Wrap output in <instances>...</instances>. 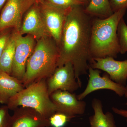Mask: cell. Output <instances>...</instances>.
<instances>
[{"mask_svg":"<svg viewBox=\"0 0 127 127\" xmlns=\"http://www.w3.org/2000/svg\"><path fill=\"white\" fill-rule=\"evenodd\" d=\"M82 5L69 9L58 44V67L70 63L78 81L80 77L87 73L93 59L90 56V39L92 19L85 12Z\"/></svg>","mask_w":127,"mask_h":127,"instance_id":"cell-1","label":"cell"},{"mask_svg":"<svg viewBox=\"0 0 127 127\" xmlns=\"http://www.w3.org/2000/svg\"><path fill=\"white\" fill-rule=\"evenodd\" d=\"M126 10L114 12L107 18L92 19L89 48L92 59L108 57L116 58L120 53L118 27Z\"/></svg>","mask_w":127,"mask_h":127,"instance_id":"cell-2","label":"cell"},{"mask_svg":"<svg viewBox=\"0 0 127 127\" xmlns=\"http://www.w3.org/2000/svg\"><path fill=\"white\" fill-rule=\"evenodd\" d=\"M34 51L28 61L26 72L22 82L25 88L42 79H47L57 67L58 47L51 36L36 40Z\"/></svg>","mask_w":127,"mask_h":127,"instance_id":"cell-3","label":"cell"},{"mask_svg":"<svg viewBox=\"0 0 127 127\" xmlns=\"http://www.w3.org/2000/svg\"><path fill=\"white\" fill-rule=\"evenodd\" d=\"M7 107L14 111L18 107L31 108L49 119L57 111L48 93L46 79L35 82L10 98Z\"/></svg>","mask_w":127,"mask_h":127,"instance_id":"cell-4","label":"cell"},{"mask_svg":"<svg viewBox=\"0 0 127 127\" xmlns=\"http://www.w3.org/2000/svg\"><path fill=\"white\" fill-rule=\"evenodd\" d=\"M36 0H7L0 15V32L10 28L20 31L23 17Z\"/></svg>","mask_w":127,"mask_h":127,"instance_id":"cell-5","label":"cell"},{"mask_svg":"<svg viewBox=\"0 0 127 127\" xmlns=\"http://www.w3.org/2000/svg\"><path fill=\"white\" fill-rule=\"evenodd\" d=\"M46 83L50 95L58 90L73 93L81 88L82 84L77 80L74 67L70 63L57 67L46 79Z\"/></svg>","mask_w":127,"mask_h":127,"instance_id":"cell-6","label":"cell"},{"mask_svg":"<svg viewBox=\"0 0 127 127\" xmlns=\"http://www.w3.org/2000/svg\"><path fill=\"white\" fill-rule=\"evenodd\" d=\"M36 39L31 35L23 36L19 32L17 36L11 76L22 81L26 72L28 61L34 51Z\"/></svg>","mask_w":127,"mask_h":127,"instance_id":"cell-7","label":"cell"},{"mask_svg":"<svg viewBox=\"0 0 127 127\" xmlns=\"http://www.w3.org/2000/svg\"><path fill=\"white\" fill-rule=\"evenodd\" d=\"M100 71L89 66L88 83L84 91L77 95L78 100H83L90 94L101 89H107L113 91L120 97L124 96L125 92V86L113 81L106 73L101 76Z\"/></svg>","mask_w":127,"mask_h":127,"instance_id":"cell-8","label":"cell"},{"mask_svg":"<svg viewBox=\"0 0 127 127\" xmlns=\"http://www.w3.org/2000/svg\"><path fill=\"white\" fill-rule=\"evenodd\" d=\"M19 32L22 35H31L36 40L44 37L51 36L46 27L40 3L38 1L32 5L25 14Z\"/></svg>","mask_w":127,"mask_h":127,"instance_id":"cell-9","label":"cell"},{"mask_svg":"<svg viewBox=\"0 0 127 127\" xmlns=\"http://www.w3.org/2000/svg\"><path fill=\"white\" fill-rule=\"evenodd\" d=\"M39 3L48 31L58 46L61 39L66 17L70 9L65 10L44 2Z\"/></svg>","mask_w":127,"mask_h":127,"instance_id":"cell-10","label":"cell"},{"mask_svg":"<svg viewBox=\"0 0 127 127\" xmlns=\"http://www.w3.org/2000/svg\"><path fill=\"white\" fill-rule=\"evenodd\" d=\"M50 97L56 107L57 111L66 114L73 118L85 113L86 102L78 100L77 95L73 93L58 90L51 94Z\"/></svg>","mask_w":127,"mask_h":127,"instance_id":"cell-11","label":"cell"},{"mask_svg":"<svg viewBox=\"0 0 127 127\" xmlns=\"http://www.w3.org/2000/svg\"><path fill=\"white\" fill-rule=\"evenodd\" d=\"M90 66L94 69L104 71L112 80L125 86L127 80V59L118 61L112 57L94 58Z\"/></svg>","mask_w":127,"mask_h":127,"instance_id":"cell-12","label":"cell"},{"mask_svg":"<svg viewBox=\"0 0 127 127\" xmlns=\"http://www.w3.org/2000/svg\"><path fill=\"white\" fill-rule=\"evenodd\" d=\"M49 120L35 110L27 107H18L12 116L11 127H49Z\"/></svg>","mask_w":127,"mask_h":127,"instance_id":"cell-13","label":"cell"},{"mask_svg":"<svg viewBox=\"0 0 127 127\" xmlns=\"http://www.w3.org/2000/svg\"><path fill=\"white\" fill-rule=\"evenodd\" d=\"M25 88L21 81L0 71V103L7 104L10 98Z\"/></svg>","mask_w":127,"mask_h":127,"instance_id":"cell-14","label":"cell"},{"mask_svg":"<svg viewBox=\"0 0 127 127\" xmlns=\"http://www.w3.org/2000/svg\"><path fill=\"white\" fill-rule=\"evenodd\" d=\"M92 104L94 114L89 118L90 127H117L113 114L109 112H103L101 100L94 98Z\"/></svg>","mask_w":127,"mask_h":127,"instance_id":"cell-15","label":"cell"},{"mask_svg":"<svg viewBox=\"0 0 127 127\" xmlns=\"http://www.w3.org/2000/svg\"><path fill=\"white\" fill-rule=\"evenodd\" d=\"M18 32L14 30L7 41L0 58V71L11 75Z\"/></svg>","mask_w":127,"mask_h":127,"instance_id":"cell-16","label":"cell"},{"mask_svg":"<svg viewBox=\"0 0 127 127\" xmlns=\"http://www.w3.org/2000/svg\"><path fill=\"white\" fill-rule=\"evenodd\" d=\"M84 10L91 16L100 18H107L114 13L109 0H90Z\"/></svg>","mask_w":127,"mask_h":127,"instance_id":"cell-17","label":"cell"},{"mask_svg":"<svg viewBox=\"0 0 127 127\" xmlns=\"http://www.w3.org/2000/svg\"><path fill=\"white\" fill-rule=\"evenodd\" d=\"M117 35L120 53L125 54L127 52V25L123 18L121 19L119 23Z\"/></svg>","mask_w":127,"mask_h":127,"instance_id":"cell-18","label":"cell"},{"mask_svg":"<svg viewBox=\"0 0 127 127\" xmlns=\"http://www.w3.org/2000/svg\"><path fill=\"white\" fill-rule=\"evenodd\" d=\"M73 118L66 114L57 111L49 118L50 126L53 127H63Z\"/></svg>","mask_w":127,"mask_h":127,"instance_id":"cell-19","label":"cell"},{"mask_svg":"<svg viewBox=\"0 0 127 127\" xmlns=\"http://www.w3.org/2000/svg\"><path fill=\"white\" fill-rule=\"evenodd\" d=\"M42 2L65 10L76 6L84 5L79 0H44Z\"/></svg>","mask_w":127,"mask_h":127,"instance_id":"cell-20","label":"cell"},{"mask_svg":"<svg viewBox=\"0 0 127 127\" xmlns=\"http://www.w3.org/2000/svg\"><path fill=\"white\" fill-rule=\"evenodd\" d=\"M7 105L0 107V127H11L12 116L9 113Z\"/></svg>","mask_w":127,"mask_h":127,"instance_id":"cell-21","label":"cell"},{"mask_svg":"<svg viewBox=\"0 0 127 127\" xmlns=\"http://www.w3.org/2000/svg\"><path fill=\"white\" fill-rule=\"evenodd\" d=\"M109 1L113 12L127 9V0H109Z\"/></svg>","mask_w":127,"mask_h":127,"instance_id":"cell-22","label":"cell"},{"mask_svg":"<svg viewBox=\"0 0 127 127\" xmlns=\"http://www.w3.org/2000/svg\"><path fill=\"white\" fill-rule=\"evenodd\" d=\"M5 30L0 32V58L12 34L8 32H5Z\"/></svg>","mask_w":127,"mask_h":127,"instance_id":"cell-23","label":"cell"},{"mask_svg":"<svg viewBox=\"0 0 127 127\" xmlns=\"http://www.w3.org/2000/svg\"><path fill=\"white\" fill-rule=\"evenodd\" d=\"M112 110L114 113L126 118L127 122V110L119 109L115 107H113L112 108Z\"/></svg>","mask_w":127,"mask_h":127,"instance_id":"cell-24","label":"cell"},{"mask_svg":"<svg viewBox=\"0 0 127 127\" xmlns=\"http://www.w3.org/2000/svg\"><path fill=\"white\" fill-rule=\"evenodd\" d=\"M7 0H0V10L1 9L2 6L4 5Z\"/></svg>","mask_w":127,"mask_h":127,"instance_id":"cell-25","label":"cell"},{"mask_svg":"<svg viewBox=\"0 0 127 127\" xmlns=\"http://www.w3.org/2000/svg\"><path fill=\"white\" fill-rule=\"evenodd\" d=\"M83 4V5L87 3H89V0H79Z\"/></svg>","mask_w":127,"mask_h":127,"instance_id":"cell-26","label":"cell"},{"mask_svg":"<svg viewBox=\"0 0 127 127\" xmlns=\"http://www.w3.org/2000/svg\"><path fill=\"white\" fill-rule=\"evenodd\" d=\"M124 96L127 98V85L125 86V92Z\"/></svg>","mask_w":127,"mask_h":127,"instance_id":"cell-27","label":"cell"},{"mask_svg":"<svg viewBox=\"0 0 127 127\" xmlns=\"http://www.w3.org/2000/svg\"><path fill=\"white\" fill-rule=\"evenodd\" d=\"M37 1L39 2H43L44 0H36Z\"/></svg>","mask_w":127,"mask_h":127,"instance_id":"cell-28","label":"cell"}]
</instances>
